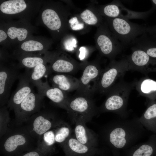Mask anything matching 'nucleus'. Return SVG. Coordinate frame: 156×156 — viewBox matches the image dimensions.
Masks as SVG:
<instances>
[{
	"mask_svg": "<svg viewBox=\"0 0 156 156\" xmlns=\"http://www.w3.org/2000/svg\"><path fill=\"white\" fill-rule=\"evenodd\" d=\"M146 129L139 118L112 121L100 129L99 137L102 143L111 148L120 149L131 146L140 140Z\"/></svg>",
	"mask_w": 156,
	"mask_h": 156,
	"instance_id": "1",
	"label": "nucleus"
},
{
	"mask_svg": "<svg viewBox=\"0 0 156 156\" xmlns=\"http://www.w3.org/2000/svg\"><path fill=\"white\" fill-rule=\"evenodd\" d=\"M0 138L1 152L5 156H16L36 147L37 141L25 126L9 128Z\"/></svg>",
	"mask_w": 156,
	"mask_h": 156,
	"instance_id": "2",
	"label": "nucleus"
},
{
	"mask_svg": "<svg viewBox=\"0 0 156 156\" xmlns=\"http://www.w3.org/2000/svg\"><path fill=\"white\" fill-rule=\"evenodd\" d=\"M92 96L78 93L70 97L67 103V112L72 122L78 121L85 123L90 121L98 113Z\"/></svg>",
	"mask_w": 156,
	"mask_h": 156,
	"instance_id": "3",
	"label": "nucleus"
},
{
	"mask_svg": "<svg viewBox=\"0 0 156 156\" xmlns=\"http://www.w3.org/2000/svg\"><path fill=\"white\" fill-rule=\"evenodd\" d=\"M110 23L114 35L123 48L131 45L137 38L147 32V28L143 25L132 23L128 19L112 18Z\"/></svg>",
	"mask_w": 156,
	"mask_h": 156,
	"instance_id": "4",
	"label": "nucleus"
},
{
	"mask_svg": "<svg viewBox=\"0 0 156 156\" xmlns=\"http://www.w3.org/2000/svg\"><path fill=\"white\" fill-rule=\"evenodd\" d=\"M62 120L51 111L40 110L30 117L24 126L31 136L37 141L42 135Z\"/></svg>",
	"mask_w": 156,
	"mask_h": 156,
	"instance_id": "5",
	"label": "nucleus"
},
{
	"mask_svg": "<svg viewBox=\"0 0 156 156\" xmlns=\"http://www.w3.org/2000/svg\"><path fill=\"white\" fill-rule=\"evenodd\" d=\"M44 96L33 90L14 111L16 126H21L32 115L39 112L43 105Z\"/></svg>",
	"mask_w": 156,
	"mask_h": 156,
	"instance_id": "6",
	"label": "nucleus"
},
{
	"mask_svg": "<svg viewBox=\"0 0 156 156\" xmlns=\"http://www.w3.org/2000/svg\"><path fill=\"white\" fill-rule=\"evenodd\" d=\"M82 68V74L79 79V86L76 93L92 96L97 89L100 68L97 65L93 64H87Z\"/></svg>",
	"mask_w": 156,
	"mask_h": 156,
	"instance_id": "7",
	"label": "nucleus"
},
{
	"mask_svg": "<svg viewBox=\"0 0 156 156\" xmlns=\"http://www.w3.org/2000/svg\"><path fill=\"white\" fill-rule=\"evenodd\" d=\"M19 70L16 68L6 66L0 67V107L8 104L12 87L16 80L19 78Z\"/></svg>",
	"mask_w": 156,
	"mask_h": 156,
	"instance_id": "8",
	"label": "nucleus"
},
{
	"mask_svg": "<svg viewBox=\"0 0 156 156\" xmlns=\"http://www.w3.org/2000/svg\"><path fill=\"white\" fill-rule=\"evenodd\" d=\"M65 156H95L99 153L97 147L82 144L72 135L62 146Z\"/></svg>",
	"mask_w": 156,
	"mask_h": 156,
	"instance_id": "9",
	"label": "nucleus"
},
{
	"mask_svg": "<svg viewBox=\"0 0 156 156\" xmlns=\"http://www.w3.org/2000/svg\"><path fill=\"white\" fill-rule=\"evenodd\" d=\"M16 89L9 99L7 107L14 111L33 91L29 79V72L20 75Z\"/></svg>",
	"mask_w": 156,
	"mask_h": 156,
	"instance_id": "10",
	"label": "nucleus"
},
{
	"mask_svg": "<svg viewBox=\"0 0 156 156\" xmlns=\"http://www.w3.org/2000/svg\"><path fill=\"white\" fill-rule=\"evenodd\" d=\"M38 90V93L46 96L55 105L67 111V103L70 97L66 92L57 87H50L47 79Z\"/></svg>",
	"mask_w": 156,
	"mask_h": 156,
	"instance_id": "11",
	"label": "nucleus"
},
{
	"mask_svg": "<svg viewBox=\"0 0 156 156\" xmlns=\"http://www.w3.org/2000/svg\"><path fill=\"white\" fill-rule=\"evenodd\" d=\"M108 32L102 33L98 37L97 43L101 52L103 55L112 56L120 51L123 48L114 35L111 36Z\"/></svg>",
	"mask_w": 156,
	"mask_h": 156,
	"instance_id": "12",
	"label": "nucleus"
},
{
	"mask_svg": "<svg viewBox=\"0 0 156 156\" xmlns=\"http://www.w3.org/2000/svg\"><path fill=\"white\" fill-rule=\"evenodd\" d=\"M86 124L81 121L77 122L75 124L73 135L82 144L97 147L99 142V136L92 130L88 128Z\"/></svg>",
	"mask_w": 156,
	"mask_h": 156,
	"instance_id": "13",
	"label": "nucleus"
},
{
	"mask_svg": "<svg viewBox=\"0 0 156 156\" xmlns=\"http://www.w3.org/2000/svg\"><path fill=\"white\" fill-rule=\"evenodd\" d=\"M125 101L121 96L116 94L109 96L103 104L98 108V113L112 112L118 114L122 119H127V114L125 112Z\"/></svg>",
	"mask_w": 156,
	"mask_h": 156,
	"instance_id": "14",
	"label": "nucleus"
},
{
	"mask_svg": "<svg viewBox=\"0 0 156 156\" xmlns=\"http://www.w3.org/2000/svg\"><path fill=\"white\" fill-rule=\"evenodd\" d=\"M50 80L52 86L66 93L77 90L79 86V79L66 74L57 73L52 76Z\"/></svg>",
	"mask_w": 156,
	"mask_h": 156,
	"instance_id": "15",
	"label": "nucleus"
},
{
	"mask_svg": "<svg viewBox=\"0 0 156 156\" xmlns=\"http://www.w3.org/2000/svg\"><path fill=\"white\" fill-rule=\"evenodd\" d=\"M82 66L71 60L59 58L54 60L49 67L48 74L53 72L58 74H73Z\"/></svg>",
	"mask_w": 156,
	"mask_h": 156,
	"instance_id": "16",
	"label": "nucleus"
},
{
	"mask_svg": "<svg viewBox=\"0 0 156 156\" xmlns=\"http://www.w3.org/2000/svg\"><path fill=\"white\" fill-rule=\"evenodd\" d=\"M54 127L42 135L37 141V147L46 156H50L56 152Z\"/></svg>",
	"mask_w": 156,
	"mask_h": 156,
	"instance_id": "17",
	"label": "nucleus"
},
{
	"mask_svg": "<svg viewBox=\"0 0 156 156\" xmlns=\"http://www.w3.org/2000/svg\"><path fill=\"white\" fill-rule=\"evenodd\" d=\"M118 62L114 63L105 70L101 75L98 83L97 89L101 92L107 90L114 83L118 73Z\"/></svg>",
	"mask_w": 156,
	"mask_h": 156,
	"instance_id": "18",
	"label": "nucleus"
},
{
	"mask_svg": "<svg viewBox=\"0 0 156 156\" xmlns=\"http://www.w3.org/2000/svg\"><path fill=\"white\" fill-rule=\"evenodd\" d=\"M139 120L146 129L156 134V103L149 106Z\"/></svg>",
	"mask_w": 156,
	"mask_h": 156,
	"instance_id": "19",
	"label": "nucleus"
},
{
	"mask_svg": "<svg viewBox=\"0 0 156 156\" xmlns=\"http://www.w3.org/2000/svg\"><path fill=\"white\" fill-rule=\"evenodd\" d=\"M54 128L56 144L62 147L72 135L71 128L67 123L62 120L54 127Z\"/></svg>",
	"mask_w": 156,
	"mask_h": 156,
	"instance_id": "20",
	"label": "nucleus"
},
{
	"mask_svg": "<svg viewBox=\"0 0 156 156\" xmlns=\"http://www.w3.org/2000/svg\"><path fill=\"white\" fill-rule=\"evenodd\" d=\"M26 7V4L24 0H11L2 3L0 5V9L4 14H12L23 11Z\"/></svg>",
	"mask_w": 156,
	"mask_h": 156,
	"instance_id": "21",
	"label": "nucleus"
},
{
	"mask_svg": "<svg viewBox=\"0 0 156 156\" xmlns=\"http://www.w3.org/2000/svg\"><path fill=\"white\" fill-rule=\"evenodd\" d=\"M42 18L44 24L50 29L57 30L60 28L61 21L54 10L51 9L45 10L42 13Z\"/></svg>",
	"mask_w": 156,
	"mask_h": 156,
	"instance_id": "22",
	"label": "nucleus"
},
{
	"mask_svg": "<svg viewBox=\"0 0 156 156\" xmlns=\"http://www.w3.org/2000/svg\"><path fill=\"white\" fill-rule=\"evenodd\" d=\"M156 147V135L151 136L146 142L137 146L132 156H151Z\"/></svg>",
	"mask_w": 156,
	"mask_h": 156,
	"instance_id": "23",
	"label": "nucleus"
},
{
	"mask_svg": "<svg viewBox=\"0 0 156 156\" xmlns=\"http://www.w3.org/2000/svg\"><path fill=\"white\" fill-rule=\"evenodd\" d=\"M128 10L125 8L120 1L108 4L103 8V13L106 16L112 18L121 17L126 18L123 13Z\"/></svg>",
	"mask_w": 156,
	"mask_h": 156,
	"instance_id": "24",
	"label": "nucleus"
},
{
	"mask_svg": "<svg viewBox=\"0 0 156 156\" xmlns=\"http://www.w3.org/2000/svg\"><path fill=\"white\" fill-rule=\"evenodd\" d=\"M49 67L44 64H39L34 67L29 72V79L31 83L38 88L43 82L41 79L45 75L48 74Z\"/></svg>",
	"mask_w": 156,
	"mask_h": 156,
	"instance_id": "25",
	"label": "nucleus"
},
{
	"mask_svg": "<svg viewBox=\"0 0 156 156\" xmlns=\"http://www.w3.org/2000/svg\"><path fill=\"white\" fill-rule=\"evenodd\" d=\"M132 52L130 57L131 63L137 66H146L150 60V56L143 50L132 46Z\"/></svg>",
	"mask_w": 156,
	"mask_h": 156,
	"instance_id": "26",
	"label": "nucleus"
},
{
	"mask_svg": "<svg viewBox=\"0 0 156 156\" xmlns=\"http://www.w3.org/2000/svg\"><path fill=\"white\" fill-rule=\"evenodd\" d=\"M0 120L1 138L8 130V125L10 120L9 113L5 106L0 107Z\"/></svg>",
	"mask_w": 156,
	"mask_h": 156,
	"instance_id": "27",
	"label": "nucleus"
},
{
	"mask_svg": "<svg viewBox=\"0 0 156 156\" xmlns=\"http://www.w3.org/2000/svg\"><path fill=\"white\" fill-rule=\"evenodd\" d=\"M27 30L23 28H17L12 27L8 30L7 34L9 37L12 39L17 38L19 41L25 40L27 36Z\"/></svg>",
	"mask_w": 156,
	"mask_h": 156,
	"instance_id": "28",
	"label": "nucleus"
},
{
	"mask_svg": "<svg viewBox=\"0 0 156 156\" xmlns=\"http://www.w3.org/2000/svg\"><path fill=\"white\" fill-rule=\"evenodd\" d=\"M21 62L23 66L28 68H33L37 65L44 63V59L38 57L26 56L22 58Z\"/></svg>",
	"mask_w": 156,
	"mask_h": 156,
	"instance_id": "29",
	"label": "nucleus"
},
{
	"mask_svg": "<svg viewBox=\"0 0 156 156\" xmlns=\"http://www.w3.org/2000/svg\"><path fill=\"white\" fill-rule=\"evenodd\" d=\"M21 48L23 50L27 52L39 51L43 49V45L40 42L33 40H30L24 42Z\"/></svg>",
	"mask_w": 156,
	"mask_h": 156,
	"instance_id": "30",
	"label": "nucleus"
},
{
	"mask_svg": "<svg viewBox=\"0 0 156 156\" xmlns=\"http://www.w3.org/2000/svg\"><path fill=\"white\" fill-rule=\"evenodd\" d=\"M80 17L83 21L89 25H94L98 22L97 17L90 10L86 9L80 14Z\"/></svg>",
	"mask_w": 156,
	"mask_h": 156,
	"instance_id": "31",
	"label": "nucleus"
},
{
	"mask_svg": "<svg viewBox=\"0 0 156 156\" xmlns=\"http://www.w3.org/2000/svg\"><path fill=\"white\" fill-rule=\"evenodd\" d=\"M141 90L144 93L156 90V81L150 79L144 80L141 84Z\"/></svg>",
	"mask_w": 156,
	"mask_h": 156,
	"instance_id": "32",
	"label": "nucleus"
},
{
	"mask_svg": "<svg viewBox=\"0 0 156 156\" xmlns=\"http://www.w3.org/2000/svg\"><path fill=\"white\" fill-rule=\"evenodd\" d=\"M71 29L73 30H81L83 29L84 25L83 23H79L76 17L71 18L69 21Z\"/></svg>",
	"mask_w": 156,
	"mask_h": 156,
	"instance_id": "33",
	"label": "nucleus"
},
{
	"mask_svg": "<svg viewBox=\"0 0 156 156\" xmlns=\"http://www.w3.org/2000/svg\"><path fill=\"white\" fill-rule=\"evenodd\" d=\"M14 156H46L37 147L29 151Z\"/></svg>",
	"mask_w": 156,
	"mask_h": 156,
	"instance_id": "34",
	"label": "nucleus"
},
{
	"mask_svg": "<svg viewBox=\"0 0 156 156\" xmlns=\"http://www.w3.org/2000/svg\"><path fill=\"white\" fill-rule=\"evenodd\" d=\"M76 41L75 38H71L65 42V48L68 50L72 51L76 47Z\"/></svg>",
	"mask_w": 156,
	"mask_h": 156,
	"instance_id": "35",
	"label": "nucleus"
},
{
	"mask_svg": "<svg viewBox=\"0 0 156 156\" xmlns=\"http://www.w3.org/2000/svg\"><path fill=\"white\" fill-rule=\"evenodd\" d=\"M80 53L79 55V57L81 60L83 59L85 56L86 53V49L85 47H81L80 49Z\"/></svg>",
	"mask_w": 156,
	"mask_h": 156,
	"instance_id": "36",
	"label": "nucleus"
},
{
	"mask_svg": "<svg viewBox=\"0 0 156 156\" xmlns=\"http://www.w3.org/2000/svg\"><path fill=\"white\" fill-rule=\"evenodd\" d=\"M7 38V36L3 30H0V42L5 40Z\"/></svg>",
	"mask_w": 156,
	"mask_h": 156,
	"instance_id": "37",
	"label": "nucleus"
},
{
	"mask_svg": "<svg viewBox=\"0 0 156 156\" xmlns=\"http://www.w3.org/2000/svg\"><path fill=\"white\" fill-rule=\"evenodd\" d=\"M152 2L155 5H156V0H153L152 1Z\"/></svg>",
	"mask_w": 156,
	"mask_h": 156,
	"instance_id": "38",
	"label": "nucleus"
}]
</instances>
